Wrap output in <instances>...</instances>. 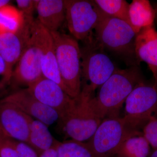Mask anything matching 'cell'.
I'll use <instances>...</instances> for the list:
<instances>
[{
	"instance_id": "cell-1",
	"label": "cell",
	"mask_w": 157,
	"mask_h": 157,
	"mask_svg": "<svg viewBox=\"0 0 157 157\" xmlns=\"http://www.w3.org/2000/svg\"><path fill=\"white\" fill-rule=\"evenodd\" d=\"M143 79L137 66L126 69L117 68L100 86L97 96L91 98V104L98 117L103 120L105 117H118L127 98Z\"/></svg>"
},
{
	"instance_id": "cell-2",
	"label": "cell",
	"mask_w": 157,
	"mask_h": 157,
	"mask_svg": "<svg viewBox=\"0 0 157 157\" xmlns=\"http://www.w3.org/2000/svg\"><path fill=\"white\" fill-rule=\"evenodd\" d=\"M51 33L55 45L59 72L67 94L73 98L81 91V52L77 40L58 32Z\"/></svg>"
},
{
	"instance_id": "cell-3",
	"label": "cell",
	"mask_w": 157,
	"mask_h": 157,
	"mask_svg": "<svg viewBox=\"0 0 157 157\" xmlns=\"http://www.w3.org/2000/svg\"><path fill=\"white\" fill-rule=\"evenodd\" d=\"M94 96V94L82 88L73 105L59 121L66 135L72 140L80 142L89 140L102 121L91 104Z\"/></svg>"
},
{
	"instance_id": "cell-4",
	"label": "cell",
	"mask_w": 157,
	"mask_h": 157,
	"mask_svg": "<svg viewBox=\"0 0 157 157\" xmlns=\"http://www.w3.org/2000/svg\"><path fill=\"white\" fill-rule=\"evenodd\" d=\"M139 135L141 133L131 126L124 117H107L102 121L86 143L96 157H113L127 139Z\"/></svg>"
},
{
	"instance_id": "cell-5",
	"label": "cell",
	"mask_w": 157,
	"mask_h": 157,
	"mask_svg": "<svg viewBox=\"0 0 157 157\" xmlns=\"http://www.w3.org/2000/svg\"><path fill=\"white\" fill-rule=\"evenodd\" d=\"M87 45L81 52V87L94 94L117 68L95 39L86 40Z\"/></svg>"
},
{
	"instance_id": "cell-6",
	"label": "cell",
	"mask_w": 157,
	"mask_h": 157,
	"mask_svg": "<svg viewBox=\"0 0 157 157\" xmlns=\"http://www.w3.org/2000/svg\"><path fill=\"white\" fill-rule=\"evenodd\" d=\"M94 30L95 39L104 49L136 59L135 43L137 34L128 23L106 15Z\"/></svg>"
},
{
	"instance_id": "cell-7",
	"label": "cell",
	"mask_w": 157,
	"mask_h": 157,
	"mask_svg": "<svg viewBox=\"0 0 157 157\" xmlns=\"http://www.w3.org/2000/svg\"><path fill=\"white\" fill-rule=\"evenodd\" d=\"M67 27L76 40L86 41L106 16L94 1L65 0Z\"/></svg>"
},
{
	"instance_id": "cell-8",
	"label": "cell",
	"mask_w": 157,
	"mask_h": 157,
	"mask_svg": "<svg viewBox=\"0 0 157 157\" xmlns=\"http://www.w3.org/2000/svg\"><path fill=\"white\" fill-rule=\"evenodd\" d=\"M124 118L135 130L139 131L157 113V84L139 82L127 98Z\"/></svg>"
},
{
	"instance_id": "cell-9",
	"label": "cell",
	"mask_w": 157,
	"mask_h": 157,
	"mask_svg": "<svg viewBox=\"0 0 157 157\" xmlns=\"http://www.w3.org/2000/svg\"><path fill=\"white\" fill-rule=\"evenodd\" d=\"M31 37L39 49L42 75L57 83L67 92L59 72L54 41L51 33L35 19L31 25Z\"/></svg>"
},
{
	"instance_id": "cell-10",
	"label": "cell",
	"mask_w": 157,
	"mask_h": 157,
	"mask_svg": "<svg viewBox=\"0 0 157 157\" xmlns=\"http://www.w3.org/2000/svg\"><path fill=\"white\" fill-rule=\"evenodd\" d=\"M35 19L25 18L24 25L16 33L0 34V55L7 66L6 76L1 80L3 88L10 84L14 67L30 40L31 25Z\"/></svg>"
},
{
	"instance_id": "cell-11",
	"label": "cell",
	"mask_w": 157,
	"mask_h": 157,
	"mask_svg": "<svg viewBox=\"0 0 157 157\" xmlns=\"http://www.w3.org/2000/svg\"><path fill=\"white\" fill-rule=\"evenodd\" d=\"M27 89L37 100L58 113L59 121L64 117L75 101V98L70 97L59 84L43 76Z\"/></svg>"
},
{
	"instance_id": "cell-12",
	"label": "cell",
	"mask_w": 157,
	"mask_h": 157,
	"mask_svg": "<svg viewBox=\"0 0 157 157\" xmlns=\"http://www.w3.org/2000/svg\"><path fill=\"white\" fill-rule=\"evenodd\" d=\"M0 101L13 104L29 116L50 126L59 121L58 113L44 105L29 92L27 89H16Z\"/></svg>"
},
{
	"instance_id": "cell-13",
	"label": "cell",
	"mask_w": 157,
	"mask_h": 157,
	"mask_svg": "<svg viewBox=\"0 0 157 157\" xmlns=\"http://www.w3.org/2000/svg\"><path fill=\"white\" fill-rule=\"evenodd\" d=\"M43 76L39 49L31 36L28 45L15 65L10 84L14 89L34 83Z\"/></svg>"
},
{
	"instance_id": "cell-14",
	"label": "cell",
	"mask_w": 157,
	"mask_h": 157,
	"mask_svg": "<svg viewBox=\"0 0 157 157\" xmlns=\"http://www.w3.org/2000/svg\"><path fill=\"white\" fill-rule=\"evenodd\" d=\"M33 118L13 104L0 101V127L9 138L28 144Z\"/></svg>"
},
{
	"instance_id": "cell-15",
	"label": "cell",
	"mask_w": 157,
	"mask_h": 157,
	"mask_svg": "<svg viewBox=\"0 0 157 157\" xmlns=\"http://www.w3.org/2000/svg\"><path fill=\"white\" fill-rule=\"evenodd\" d=\"M135 52L137 61L148 65L157 84V31L154 25L142 29L137 34Z\"/></svg>"
},
{
	"instance_id": "cell-16",
	"label": "cell",
	"mask_w": 157,
	"mask_h": 157,
	"mask_svg": "<svg viewBox=\"0 0 157 157\" xmlns=\"http://www.w3.org/2000/svg\"><path fill=\"white\" fill-rule=\"evenodd\" d=\"M38 21L50 33L58 32L66 21L65 0H36Z\"/></svg>"
},
{
	"instance_id": "cell-17",
	"label": "cell",
	"mask_w": 157,
	"mask_h": 157,
	"mask_svg": "<svg viewBox=\"0 0 157 157\" xmlns=\"http://www.w3.org/2000/svg\"><path fill=\"white\" fill-rule=\"evenodd\" d=\"M130 24L137 34L142 29L153 25L155 11L148 0H133L129 4Z\"/></svg>"
},
{
	"instance_id": "cell-18",
	"label": "cell",
	"mask_w": 157,
	"mask_h": 157,
	"mask_svg": "<svg viewBox=\"0 0 157 157\" xmlns=\"http://www.w3.org/2000/svg\"><path fill=\"white\" fill-rule=\"evenodd\" d=\"M28 144L40 155L52 147L56 140L51 134L48 126L40 121L32 119L30 124Z\"/></svg>"
},
{
	"instance_id": "cell-19",
	"label": "cell",
	"mask_w": 157,
	"mask_h": 157,
	"mask_svg": "<svg viewBox=\"0 0 157 157\" xmlns=\"http://www.w3.org/2000/svg\"><path fill=\"white\" fill-rule=\"evenodd\" d=\"M25 21L22 12L11 4L0 9V34L16 33Z\"/></svg>"
},
{
	"instance_id": "cell-20",
	"label": "cell",
	"mask_w": 157,
	"mask_h": 157,
	"mask_svg": "<svg viewBox=\"0 0 157 157\" xmlns=\"http://www.w3.org/2000/svg\"><path fill=\"white\" fill-rule=\"evenodd\" d=\"M150 145L143 135L129 137L121 145L117 157H147Z\"/></svg>"
},
{
	"instance_id": "cell-21",
	"label": "cell",
	"mask_w": 157,
	"mask_h": 157,
	"mask_svg": "<svg viewBox=\"0 0 157 157\" xmlns=\"http://www.w3.org/2000/svg\"><path fill=\"white\" fill-rule=\"evenodd\" d=\"M57 157H97L87 143L73 140H56Z\"/></svg>"
},
{
	"instance_id": "cell-22",
	"label": "cell",
	"mask_w": 157,
	"mask_h": 157,
	"mask_svg": "<svg viewBox=\"0 0 157 157\" xmlns=\"http://www.w3.org/2000/svg\"><path fill=\"white\" fill-rule=\"evenodd\" d=\"M94 1L107 16L122 20L130 24L128 17L129 4L127 1L125 0H95Z\"/></svg>"
},
{
	"instance_id": "cell-23",
	"label": "cell",
	"mask_w": 157,
	"mask_h": 157,
	"mask_svg": "<svg viewBox=\"0 0 157 157\" xmlns=\"http://www.w3.org/2000/svg\"><path fill=\"white\" fill-rule=\"evenodd\" d=\"M143 135L154 150L157 149V117H151L143 128Z\"/></svg>"
},
{
	"instance_id": "cell-24",
	"label": "cell",
	"mask_w": 157,
	"mask_h": 157,
	"mask_svg": "<svg viewBox=\"0 0 157 157\" xmlns=\"http://www.w3.org/2000/svg\"><path fill=\"white\" fill-rule=\"evenodd\" d=\"M17 8L26 19H33V14L36 10V0H17Z\"/></svg>"
},
{
	"instance_id": "cell-25",
	"label": "cell",
	"mask_w": 157,
	"mask_h": 157,
	"mask_svg": "<svg viewBox=\"0 0 157 157\" xmlns=\"http://www.w3.org/2000/svg\"><path fill=\"white\" fill-rule=\"evenodd\" d=\"M0 157H19L14 147V139L7 138L0 144Z\"/></svg>"
},
{
	"instance_id": "cell-26",
	"label": "cell",
	"mask_w": 157,
	"mask_h": 157,
	"mask_svg": "<svg viewBox=\"0 0 157 157\" xmlns=\"http://www.w3.org/2000/svg\"><path fill=\"white\" fill-rule=\"evenodd\" d=\"M14 147L19 157H39V155L28 144L14 140Z\"/></svg>"
},
{
	"instance_id": "cell-27",
	"label": "cell",
	"mask_w": 157,
	"mask_h": 157,
	"mask_svg": "<svg viewBox=\"0 0 157 157\" xmlns=\"http://www.w3.org/2000/svg\"><path fill=\"white\" fill-rule=\"evenodd\" d=\"M56 142L52 147L48 150L43 152L39 155V157H57L56 149Z\"/></svg>"
},
{
	"instance_id": "cell-28",
	"label": "cell",
	"mask_w": 157,
	"mask_h": 157,
	"mask_svg": "<svg viewBox=\"0 0 157 157\" xmlns=\"http://www.w3.org/2000/svg\"><path fill=\"white\" fill-rule=\"evenodd\" d=\"M6 72H7V66H6V62L0 55V75L2 76V78L6 76Z\"/></svg>"
},
{
	"instance_id": "cell-29",
	"label": "cell",
	"mask_w": 157,
	"mask_h": 157,
	"mask_svg": "<svg viewBox=\"0 0 157 157\" xmlns=\"http://www.w3.org/2000/svg\"><path fill=\"white\" fill-rule=\"evenodd\" d=\"M11 2V1L9 0H0V9L8 6V5H10Z\"/></svg>"
},
{
	"instance_id": "cell-30",
	"label": "cell",
	"mask_w": 157,
	"mask_h": 157,
	"mask_svg": "<svg viewBox=\"0 0 157 157\" xmlns=\"http://www.w3.org/2000/svg\"><path fill=\"white\" fill-rule=\"evenodd\" d=\"M7 138H9V137L6 136L2 130L1 128V127H0V144L1 143L2 140H5V139Z\"/></svg>"
},
{
	"instance_id": "cell-31",
	"label": "cell",
	"mask_w": 157,
	"mask_h": 157,
	"mask_svg": "<svg viewBox=\"0 0 157 157\" xmlns=\"http://www.w3.org/2000/svg\"><path fill=\"white\" fill-rule=\"evenodd\" d=\"M150 157H157V149L155 150L151 155Z\"/></svg>"
},
{
	"instance_id": "cell-32",
	"label": "cell",
	"mask_w": 157,
	"mask_h": 157,
	"mask_svg": "<svg viewBox=\"0 0 157 157\" xmlns=\"http://www.w3.org/2000/svg\"><path fill=\"white\" fill-rule=\"evenodd\" d=\"M154 9H155V20H156L157 22V5H155Z\"/></svg>"
},
{
	"instance_id": "cell-33",
	"label": "cell",
	"mask_w": 157,
	"mask_h": 157,
	"mask_svg": "<svg viewBox=\"0 0 157 157\" xmlns=\"http://www.w3.org/2000/svg\"><path fill=\"white\" fill-rule=\"evenodd\" d=\"M3 89V87L2 86V83H1V82L0 81V90L2 89Z\"/></svg>"
}]
</instances>
